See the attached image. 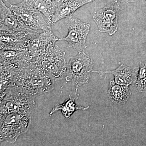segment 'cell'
Instances as JSON below:
<instances>
[{"label": "cell", "instance_id": "obj_5", "mask_svg": "<svg viewBox=\"0 0 146 146\" xmlns=\"http://www.w3.org/2000/svg\"><path fill=\"white\" fill-rule=\"evenodd\" d=\"M30 115L14 113L1 115V142L13 143L26 133L30 124Z\"/></svg>", "mask_w": 146, "mask_h": 146}, {"label": "cell", "instance_id": "obj_18", "mask_svg": "<svg viewBox=\"0 0 146 146\" xmlns=\"http://www.w3.org/2000/svg\"><path fill=\"white\" fill-rule=\"evenodd\" d=\"M136 85L139 91H146V62L142 63L140 65Z\"/></svg>", "mask_w": 146, "mask_h": 146}, {"label": "cell", "instance_id": "obj_2", "mask_svg": "<svg viewBox=\"0 0 146 146\" xmlns=\"http://www.w3.org/2000/svg\"><path fill=\"white\" fill-rule=\"evenodd\" d=\"M65 56V52L63 50L52 44L31 63L56 81L63 78L67 72Z\"/></svg>", "mask_w": 146, "mask_h": 146}, {"label": "cell", "instance_id": "obj_16", "mask_svg": "<svg viewBox=\"0 0 146 146\" xmlns=\"http://www.w3.org/2000/svg\"><path fill=\"white\" fill-rule=\"evenodd\" d=\"M89 107V106L86 108L78 106L75 103L74 99L72 98L70 96L69 99L65 102L63 103V104H57L55 105L54 107L50 112V115H52L56 111L60 110L65 117L68 118L70 117L71 115L76 110L80 109H87Z\"/></svg>", "mask_w": 146, "mask_h": 146}, {"label": "cell", "instance_id": "obj_7", "mask_svg": "<svg viewBox=\"0 0 146 146\" xmlns=\"http://www.w3.org/2000/svg\"><path fill=\"white\" fill-rule=\"evenodd\" d=\"M120 10V2L117 1L96 11L93 16V19L99 31L108 33L110 36L116 33L117 30Z\"/></svg>", "mask_w": 146, "mask_h": 146}, {"label": "cell", "instance_id": "obj_10", "mask_svg": "<svg viewBox=\"0 0 146 146\" xmlns=\"http://www.w3.org/2000/svg\"><path fill=\"white\" fill-rule=\"evenodd\" d=\"M0 33L1 50H19L27 49L28 44L32 36L38 33L1 31Z\"/></svg>", "mask_w": 146, "mask_h": 146}, {"label": "cell", "instance_id": "obj_13", "mask_svg": "<svg viewBox=\"0 0 146 146\" xmlns=\"http://www.w3.org/2000/svg\"><path fill=\"white\" fill-rule=\"evenodd\" d=\"M0 30L1 31L16 32L26 31L29 32L36 33L26 27L18 20L13 11L9 7L7 6L3 0L0 1Z\"/></svg>", "mask_w": 146, "mask_h": 146}, {"label": "cell", "instance_id": "obj_15", "mask_svg": "<svg viewBox=\"0 0 146 146\" xmlns=\"http://www.w3.org/2000/svg\"><path fill=\"white\" fill-rule=\"evenodd\" d=\"M108 94L110 100L113 103L123 104L127 100L131 94L128 86L120 85L111 81Z\"/></svg>", "mask_w": 146, "mask_h": 146}, {"label": "cell", "instance_id": "obj_19", "mask_svg": "<svg viewBox=\"0 0 146 146\" xmlns=\"http://www.w3.org/2000/svg\"><path fill=\"white\" fill-rule=\"evenodd\" d=\"M117 1L120 2L128 3L135 2L137 0H117Z\"/></svg>", "mask_w": 146, "mask_h": 146}, {"label": "cell", "instance_id": "obj_9", "mask_svg": "<svg viewBox=\"0 0 146 146\" xmlns=\"http://www.w3.org/2000/svg\"><path fill=\"white\" fill-rule=\"evenodd\" d=\"M1 67L17 72L26 68L33 60L27 50H1Z\"/></svg>", "mask_w": 146, "mask_h": 146}, {"label": "cell", "instance_id": "obj_3", "mask_svg": "<svg viewBox=\"0 0 146 146\" xmlns=\"http://www.w3.org/2000/svg\"><path fill=\"white\" fill-rule=\"evenodd\" d=\"M9 8L18 20L29 29L37 32L52 31L51 25L46 16L36 9L28 0H24L19 3L11 4Z\"/></svg>", "mask_w": 146, "mask_h": 146}, {"label": "cell", "instance_id": "obj_14", "mask_svg": "<svg viewBox=\"0 0 146 146\" xmlns=\"http://www.w3.org/2000/svg\"><path fill=\"white\" fill-rule=\"evenodd\" d=\"M139 68L129 67L123 65H120L116 70L101 73H110L115 76V83L120 85L128 86L137 80Z\"/></svg>", "mask_w": 146, "mask_h": 146}, {"label": "cell", "instance_id": "obj_12", "mask_svg": "<svg viewBox=\"0 0 146 146\" xmlns=\"http://www.w3.org/2000/svg\"><path fill=\"white\" fill-rule=\"evenodd\" d=\"M58 40V38L55 36L52 31L38 33L32 36L28 44L27 50L33 60L44 52L50 45L55 44Z\"/></svg>", "mask_w": 146, "mask_h": 146}, {"label": "cell", "instance_id": "obj_21", "mask_svg": "<svg viewBox=\"0 0 146 146\" xmlns=\"http://www.w3.org/2000/svg\"></svg>", "mask_w": 146, "mask_h": 146}, {"label": "cell", "instance_id": "obj_8", "mask_svg": "<svg viewBox=\"0 0 146 146\" xmlns=\"http://www.w3.org/2000/svg\"><path fill=\"white\" fill-rule=\"evenodd\" d=\"M69 20L67 25L68 35L64 38H58V40L66 41L69 47L73 48L78 52H85L87 47L86 39L90 30V24L83 23L79 19L72 17Z\"/></svg>", "mask_w": 146, "mask_h": 146}, {"label": "cell", "instance_id": "obj_17", "mask_svg": "<svg viewBox=\"0 0 146 146\" xmlns=\"http://www.w3.org/2000/svg\"><path fill=\"white\" fill-rule=\"evenodd\" d=\"M29 2L44 14L51 24L50 21L53 12L54 7L56 1L49 0H28Z\"/></svg>", "mask_w": 146, "mask_h": 146}, {"label": "cell", "instance_id": "obj_4", "mask_svg": "<svg viewBox=\"0 0 146 146\" xmlns=\"http://www.w3.org/2000/svg\"><path fill=\"white\" fill-rule=\"evenodd\" d=\"M1 102V115L19 113L31 115L35 105L34 98L21 91L10 83L5 91Z\"/></svg>", "mask_w": 146, "mask_h": 146}, {"label": "cell", "instance_id": "obj_20", "mask_svg": "<svg viewBox=\"0 0 146 146\" xmlns=\"http://www.w3.org/2000/svg\"><path fill=\"white\" fill-rule=\"evenodd\" d=\"M49 1H56V0H49Z\"/></svg>", "mask_w": 146, "mask_h": 146}, {"label": "cell", "instance_id": "obj_11", "mask_svg": "<svg viewBox=\"0 0 146 146\" xmlns=\"http://www.w3.org/2000/svg\"><path fill=\"white\" fill-rule=\"evenodd\" d=\"M94 1V0H56L54 3L51 24L52 25L64 18H72L73 14L78 9Z\"/></svg>", "mask_w": 146, "mask_h": 146}, {"label": "cell", "instance_id": "obj_6", "mask_svg": "<svg viewBox=\"0 0 146 146\" xmlns=\"http://www.w3.org/2000/svg\"><path fill=\"white\" fill-rule=\"evenodd\" d=\"M94 65L93 60L85 52H78L76 56L70 58L65 79L72 82L77 89L88 82Z\"/></svg>", "mask_w": 146, "mask_h": 146}, {"label": "cell", "instance_id": "obj_1", "mask_svg": "<svg viewBox=\"0 0 146 146\" xmlns=\"http://www.w3.org/2000/svg\"><path fill=\"white\" fill-rule=\"evenodd\" d=\"M54 81L50 76L31 63L26 68L17 72L11 83L35 98L51 91L54 89Z\"/></svg>", "mask_w": 146, "mask_h": 146}]
</instances>
